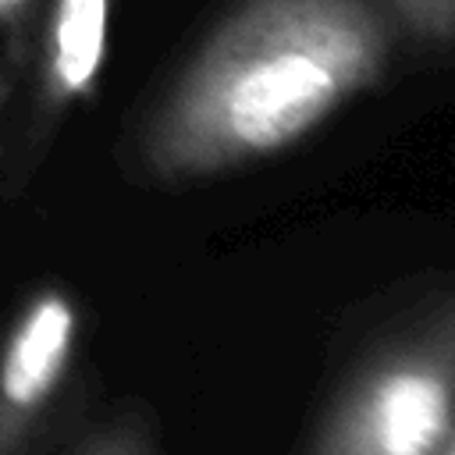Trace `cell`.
Masks as SVG:
<instances>
[{"label":"cell","mask_w":455,"mask_h":455,"mask_svg":"<svg viewBox=\"0 0 455 455\" xmlns=\"http://www.w3.org/2000/svg\"><path fill=\"white\" fill-rule=\"evenodd\" d=\"M384 64L387 32L363 0H245L156 110L146 153L174 178L281 153Z\"/></svg>","instance_id":"1"},{"label":"cell","mask_w":455,"mask_h":455,"mask_svg":"<svg viewBox=\"0 0 455 455\" xmlns=\"http://www.w3.org/2000/svg\"><path fill=\"white\" fill-rule=\"evenodd\" d=\"M455 430V309L377 355L334 402L313 455H441Z\"/></svg>","instance_id":"2"},{"label":"cell","mask_w":455,"mask_h":455,"mask_svg":"<svg viewBox=\"0 0 455 455\" xmlns=\"http://www.w3.org/2000/svg\"><path fill=\"white\" fill-rule=\"evenodd\" d=\"M75 345V309L60 295H43L14 327L0 363V409L7 419L28 416L68 366Z\"/></svg>","instance_id":"3"},{"label":"cell","mask_w":455,"mask_h":455,"mask_svg":"<svg viewBox=\"0 0 455 455\" xmlns=\"http://www.w3.org/2000/svg\"><path fill=\"white\" fill-rule=\"evenodd\" d=\"M110 0H57L50 25V85L60 96H78L92 85L107 53Z\"/></svg>","instance_id":"4"},{"label":"cell","mask_w":455,"mask_h":455,"mask_svg":"<svg viewBox=\"0 0 455 455\" xmlns=\"http://www.w3.org/2000/svg\"><path fill=\"white\" fill-rule=\"evenodd\" d=\"M402 21L423 39H451L455 36V0H391Z\"/></svg>","instance_id":"5"},{"label":"cell","mask_w":455,"mask_h":455,"mask_svg":"<svg viewBox=\"0 0 455 455\" xmlns=\"http://www.w3.org/2000/svg\"><path fill=\"white\" fill-rule=\"evenodd\" d=\"M21 4H25V0H0V21H4V18H11Z\"/></svg>","instance_id":"6"},{"label":"cell","mask_w":455,"mask_h":455,"mask_svg":"<svg viewBox=\"0 0 455 455\" xmlns=\"http://www.w3.org/2000/svg\"><path fill=\"white\" fill-rule=\"evenodd\" d=\"M441 455H455V430H451V437H448V444H444V451Z\"/></svg>","instance_id":"7"},{"label":"cell","mask_w":455,"mask_h":455,"mask_svg":"<svg viewBox=\"0 0 455 455\" xmlns=\"http://www.w3.org/2000/svg\"><path fill=\"white\" fill-rule=\"evenodd\" d=\"M92 455H128V451H121V448H103V451H92Z\"/></svg>","instance_id":"8"}]
</instances>
